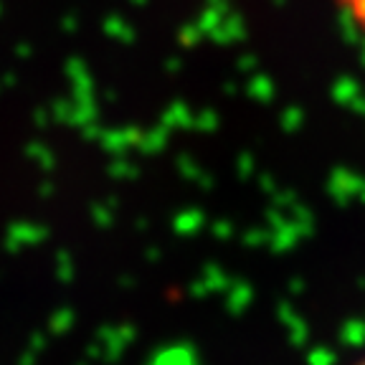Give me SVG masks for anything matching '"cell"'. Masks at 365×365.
Instances as JSON below:
<instances>
[{"mask_svg":"<svg viewBox=\"0 0 365 365\" xmlns=\"http://www.w3.org/2000/svg\"><path fill=\"white\" fill-rule=\"evenodd\" d=\"M340 6L350 16V21L365 34V0H340Z\"/></svg>","mask_w":365,"mask_h":365,"instance_id":"cell-1","label":"cell"},{"mask_svg":"<svg viewBox=\"0 0 365 365\" xmlns=\"http://www.w3.org/2000/svg\"><path fill=\"white\" fill-rule=\"evenodd\" d=\"M355 365H365V358H363V360H358V363H355Z\"/></svg>","mask_w":365,"mask_h":365,"instance_id":"cell-2","label":"cell"}]
</instances>
